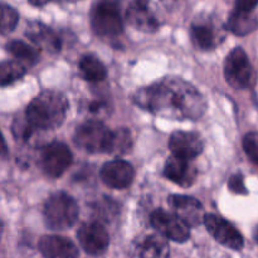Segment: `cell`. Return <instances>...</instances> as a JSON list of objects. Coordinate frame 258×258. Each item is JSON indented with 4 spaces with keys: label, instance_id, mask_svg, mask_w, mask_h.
Segmentation results:
<instances>
[{
    "label": "cell",
    "instance_id": "1",
    "mask_svg": "<svg viewBox=\"0 0 258 258\" xmlns=\"http://www.w3.org/2000/svg\"><path fill=\"white\" fill-rule=\"evenodd\" d=\"M133 100L144 110L173 120H198L207 108L203 96L181 78H164L140 88Z\"/></svg>",
    "mask_w": 258,
    "mask_h": 258
},
{
    "label": "cell",
    "instance_id": "2",
    "mask_svg": "<svg viewBox=\"0 0 258 258\" xmlns=\"http://www.w3.org/2000/svg\"><path fill=\"white\" fill-rule=\"evenodd\" d=\"M68 110L67 98L57 91H43L28 106L25 116L37 130L59 127Z\"/></svg>",
    "mask_w": 258,
    "mask_h": 258
},
{
    "label": "cell",
    "instance_id": "3",
    "mask_svg": "<svg viewBox=\"0 0 258 258\" xmlns=\"http://www.w3.org/2000/svg\"><path fill=\"white\" fill-rule=\"evenodd\" d=\"M91 27L101 38H117L123 33L117 0H97L91 10Z\"/></svg>",
    "mask_w": 258,
    "mask_h": 258
},
{
    "label": "cell",
    "instance_id": "4",
    "mask_svg": "<svg viewBox=\"0 0 258 258\" xmlns=\"http://www.w3.org/2000/svg\"><path fill=\"white\" fill-rule=\"evenodd\" d=\"M43 214L48 228L64 231L72 227L77 221L78 207L72 197L59 191L48 198Z\"/></svg>",
    "mask_w": 258,
    "mask_h": 258
},
{
    "label": "cell",
    "instance_id": "5",
    "mask_svg": "<svg viewBox=\"0 0 258 258\" xmlns=\"http://www.w3.org/2000/svg\"><path fill=\"white\" fill-rule=\"evenodd\" d=\"M224 77L236 90H246L254 83V71L241 47H237L227 55L224 62Z\"/></svg>",
    "mask_w": 258,
    "mask_h": 258
},
{
    "label": "cell",
    "instance_id": "6",
    "mask_svg": "<svg viewBox=\"0 0 258 258\" xmlns=\"http://www.w3.org/2000/svg\"><path fill=\"white\" fill-rule=\"evenodd\" d=\"M112 131L100 121H87L78 126L75 133V143L88 153H107Z\"/></svg>",
    "mask_w": 258,
    "mask_h": 258
},
{
    "label": "cell",
    "instance_id": "7",
    "mask_svg": "<svg viewBox=\"0 0 258 258\" xmlns=\"http://www.w3.org/2000/svg\"><path fill=\"white\" fill-rule=\"evenodd\" d=\"M72 164V153L66 144L54 141L40 150L39 166L43 173L49 178L55 179L63 175Z\"/></svg>",
    "mask_w": 258,
    "mask_h": 258
},
{
    "label": "cell",
    "instance_id": "8",
    "mask_svg": "<svg viewBox=\"0 0 258 258\" xmlns=\"http://www.w3.org/2000/svg\"><path fill=\"white\" fill-rule=\"evenodd\" d=\"M150 223L161 236L178 243L186 242L190 237L188 224L184 223L175 213H168L164 209H155L151 213Z\"/></svg>",
    "mask_w": 258,
    "mask_h": 258
},
{
    "label": "cell",
    "instance_id": "9",
    "mask_svg": "<svg viewBox=\"0 0 258 258\" xmlns=\"http://www.w3.org/2000/svg\"><path fill=\"white\" fill-rule=\"evenodd\" d=\"M203 223L207 231L214 237V239L223 244L224 247H228L234 251L243 248V237L239 233L238 229L228 221L216 214H206Z\"/></svg>",
    "mask_w": 258,
    "mask_h": 258
},
{
    "label": "cell",
    "instance_id": "10",
    "mask_svg": "<svg viewBox=\"0 0 258 258\" xmlns=\"http://www.w3.org/2000/svg\"><path fill=\"white\" fill-rule=\"evenodd\" d=\"M77 238L83 251L92 256L105 253L110 244L107 231L98 222H88L82 224L77 232Z\"/></svg>",
    "mask_w": 258,
    "mask_h": 258
},
{
    "label": "cell",
    "instance_id": "11",
    "mask_svg": "<svg viewBox=\"0 0 258 258\" xmlns=\"http://www.w3.org/2000/svg\"><path fill=\"white\" fill-rule=\"evenodd\" d=\"M100 176L103 183L113 189H126L131 185L135 178L133 165L121 159L108 161L102 166Z\"/></svg>",
    "mask_w": 258,
    "mask_h": 258
},
{
    "label": "cell",
    "instance_id": "12",
    "mask_svg": "<svg viewBox=\"0 0 258 258\" xmlns=\"http://www.w3.org/2000/svg\"><path fill=\"white\" fill-rule=\"evenodd\" d=\"M169 204L173 208L174 213L189 227H197L204 222L206 214H204L203 206L199 203L198 199L189 196L175 194L169 197Z\"/></svg>",
    "mask_w": 258,
    "mask_h": 258
},
{
    "label": "cell",
    "instance_id": "13",
    "mask_svg": "<svg viewBox=\"0 0 258 258\" xmlns=\"http://www.w3.org/2000/svg\"><path fill=\"white\" fill-rule=\"evenodd\" d=\"M131 258H168L169 244L160 234H146L134 241L130 251Z\"/></svg>",
    "mask_w": 258,
    "mask_h": 258
},
{
    "label": "cell",
    "instance_id": "14",
    "mask_svg": "<svg viewBox=\"0 0 258 258\" xmlns=\"http://www.w3.org/2000/svg\"><path fill=\"white\" fill-rule=\"evenodd\" d=\"M169 148L173 155L184 159H194L203 151V140L196 133L176 131L169 139Z\"/></svg>",
    "mask_w": 258,
    "mask_h": 258
},
{
    "label": "cell",
    "instance_id": "15",
    "mask_svg": "<svg viewBox=\"0 0 258 258\" xmlns=\"http://www.w3.org/2000/svg\"><path fill=\"white\" fill-rule=\"evenodd\" d=\"M164 175L173 183L188 188L194 184L197 178V169L191 164L190 159L179 158L173 155L168 159L164 168Z\"/></svg>",
    "mask_w": 258,
    "mask_h": 258
},
{
    "label": "cell",
    "instance_id": "16",
    "mask_svg": "<svg viewBox=\"0 0 258 258\" xmlns=\"http://www.w3.org/2000/svg\"><path fill=\"white\" fill-rule=\"evenodd\" d=\"M27 37L40 49L50 53H58L62 48L60 38L52 28L40 22H30L25 30Z\"/></svg>",
    "mask_w": 258,
    "mask_h": 258
},
{
    "label": "cell",
    "instance_id": "17",
    "mask_svg": "<svg viewBox=\"0 0 258 258\" xmlns=\"http://www.w3.org/2000/svg\"><path fill=\"white\" fill-rule=\"evenodd\" d=\"M40 253L44 258H77L78 249L72 241L60 236H44L39 239Z\"/></svg>",
    "mask_w": 258,
    "mask_h": 258
},
{
    "label": "cell",
    "instance_id": "18",
    "mask_svg": "<svg viewBox=\"0 0 258 258\" xmlns=\"http://www.w3.org/2000/svg\"><path fill=\"white\" fill-rule=\"evenodd\" d=\"M126 19L136 29L145 33L156 32L159 22L150 12L148 0H134L126 12Z\"/></svg>",
    "mask_w": 258,
    "mask_h": 258
},
{
    "label": "cell",
    "instance_id": "19",
    "mask_svg": "<svg viewBox=\"0 0 258 258\" xmlns=\"http://www.w3.org/2000/svg\"><path fill=\"white\" fill-rule=\"evenodd\" d=\"M190 33L194 45L202 50L214 49L221 43V40H223V38H221L219 33L214 28L213 23L206 19L194 22L191 24Z\"/></svg>",
    "mask_w": 258,
    "mask_h": 258
},
{
    "label": "cell",
    "instance_id": "20",
    "mask_svg": "<svg viewBox=\"0 0 258 258\" xmlns=\"http://www.w3.org/2000/svg\"><path fill=\"white\" fill-rule=\"evenodd\" d=\"M258 27L257 18L251 14V12H241L234 10L228 18L227 29L231 30L236 35H247L256 30Z\"/></svg>",
    "mask_w": 258,
    "mask_h": 258
},
{
    "label": "cell",
    "instance_id": "21",
    "mask_svg": "<svg viewBox=\"0 0 258 258\" xmlns=\"http://www.w3.org/2000/svg\"><path fill=\"white\" fill-rule=\"evenodd\" d=\"M80 73L86 81L90 82H101L107 76L105 64L95 55H83L80 60Z\"/></svg>",
    "mask_w": 258,
    "mask_h": 258
},
{
    "label": "cell",
    "instance_id": "22",
    "mask_svg": "<svg viewBox=\"0 0 258 258\" xmlns=\"http://www.w3.org/2000/svg\"><path fill=\"white\" fill-rule=\"evenodd\" d=\"M5 47L10 54L30 66L35 64L39 60V52L23 40H10Z\"/></svg>",
    "mask_w": 258,
    "mask_h": 258
},
{
    "label": "cell",
    "instance_id": "23",
    "mask_svg": "<svg viewBox=\"0 0 258 258\" xmlns=\"http://www.w3.org/2000/svg\"><path fill=\"white\" fill-rule=\"evenodd\" d=\"M133 148V135L130 130L122 127L112 131L110 141V149L108 154H115V155H125Z\"/></svg>",
    "mask_w": 258,
    "mask_h": 258
},
{
    "label": "cell",
    "instance_id": "24",
    "mask_svg": "<svg viewBox=\"0 0 258 258\" xmlns=\"http://www.w3.org/2000/svg\"><path fill=\"white\" fill-rule=\"evenodd\" d=\"M25 75L24 66L17 60H5L0 66V85L2 87L12 85Z\"/></svg>",
    "mask_w": 258,
    "mask_h": 258
},
{
    "label": "cell",
    "instance_id": "25",
    "mask_svg": "<svg viewBox=\"0 0 258 258\" xmlns=\"http://www.w3.org/2000/svg\"><path fill=\"white\" fill-rule=\"evenodd\" d=\"M37 128L29 122L27 116L24 117H17L13 122V134L15 138L20 141H28L33 136Z\"/></svg>",
    "mask_w": 258,
    "mask_h": 258
},
{
    "label": "cell",
    "instance_id": "26",
    "mask_svg": "<svg viewBox=\"0 0 258 258\" xmlns=\"http://www.w3.org/2000/svg\"><path fill=\"white\" fill-rule=\"evenodd\" d=\"M18 20H19V15L14 8L9 7L7 4H3L2 7V34H8V33L13 32L14 28L17 27Z\"/></svg>",
    "mask_w": 258,
    "mask_h": 258
},
{
    "label": "cell",
    "instance_id": "27",
    "mask_svg": "<svg viewBox=\"0 0 258 258\" xmlns=\"http://www.w3.org/2000/svg\"><path fill=\"white\" fill-rule=\"evenodd\" d=\"M243 149L252 163L258 165V133H248L244 136Z\"/></svg>",
    "mask_w": 258,
    "mask_h": 258
},
{
    "label": "cell",
    "instance_id": "28",
    "mask_svg": "<svg viewBox=\"0 0 258 258\" xmlns=\"http://www.w3.org/2000/svg\"><path fill=\"white\" fill-rule=\"evenodd\" d=\"M228 188L229 190L233 191L236 194H247L248 190H247L246 185H244L243 175L242 174H234L229 178L228 181Z\"/></svg>",
    "mask_w": 258,
    "mask_h": 258
},
{
    "label": "cell",
    "instance_id": "29",
    "mask_svg": "<svg viewBox=\"0 0 258 258\" xmlns=\"http://www.w3.org/2000/svg\"><path fill=\"white\" fill-rule=\"evenodd\" d=\"M258 5V0H236V9L241 12H252Z\"/></svg>",
    "mask_w": 258,
    "mask_h": 258
},
{
    "label": "cell",
    "instance_id": "30",
    "mask_svg": "<svg viewBox=\"0 0 258 258\" xmlns=\"http://www.w3.org/2000/svg\"><path fill=\"white\" fill-rule=\"evenodd\" d=\"M49 2L50 0H29L30 4L34 5V7H43V5H45Z\"/></svg>",
    "mask_w": 258,
    "mask_h": 258
},
{
    "label": "cell",
    "instance_id": "31",
    "mask_svg": "<svg viewBox=\"0 0 258 258\" xmlns=\"http://www.w3.org/2000/svg\"><path fill=\"white\" fill-rule=\"evenodd\" d=\"M5 154H7V145H5V140H3V158H5Z\"/></svg>",
    "mask_w": 258,
    "mask_h": 258
},
{
    "label": "cell",
    "instance_id": "32",
    "mask_svg": "<svg viewBox=\"0 0 258 258\" xmlns=\"http://www.w3.org/2000/svg\"><path fill=\"white\" fill-rule=\"evenodd\" d=\"M58 2H60V3H76V2H78V0H58Z\"/></svg>",
    "mask_w": 258,
    "mask_h": 258
},
{
    "label": "cell",
    "instance_id": "33",
    "mask_svg": "<svg viewBox=\"0 0 258 258\" xmlns=\"http://www.w3.org/2000/svg\"><path fill=\"white\" fill-rule=\"evenodd\" d=\"M256 238H257V241H258V228H257V232H256Z\"/></svg>",
    "mask_w": 258,
    "mask_h": 258
}]
</instances>
